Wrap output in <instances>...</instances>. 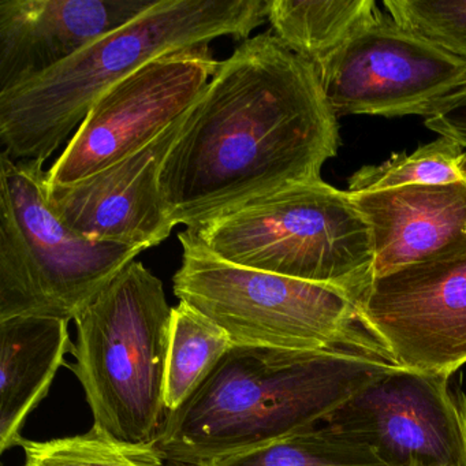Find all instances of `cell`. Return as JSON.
Returning <instances> with one entry per match:
<instances>
[{
    "label": "cell",
    "instance_id": "obj_13",
    "mask_svg": "<svg viewBox=\"0 0 466 466\" xmlns=\"http://www.w3.org/2000/svg\"><path fill=\"white\" fill-rule=\"evenodd\" d=\"M157 0H0V95L127 25Z\"/></svg>",
    "mask_w": 466,
    "mask_h": 466
},
{
    "label": "cell",
    "instance_id": "obj_2",
    "mask_svg": "<svg viewBox=\"0 0 466 466\" xmlns=\"http://www.w3.org/2000/svg\"><path fill=\"white\" fill-rule=\"evenodd\" d=\"M391 368L348 354L233 345L168 411L155 446L168 462L209 466L313 430Z\"/></svg>",
    "mask_w": 466,
    "mask_h": 466
},
{
    "label": "cell",
    "instance_id": "obj_3",
    "mask_svg": "<svg viewBox=\"0 0 466 466\" xmlns=\"http://www.w3.org/2000/svg\"><path fill=\"white\" fill-rule=\"evenodd\" d=\"M267 15L268 0H157L127 25L0 95L2 154L46 162L107 89L147 62L218 37L247 39Z\"/></svg>",
    "mask_w": 466,
    "mask_h": 466
},
{
    "label": "cell",
    "instance_id": "obj_6",
    "mask_svg": "<svg viewBox=\"0 0 466 466\" xmlns=\"http://www.w3.org/2000/svg\"><path fill=\"white\" fill-rule=\"evenodd\" d=\"M178 239L184 253L174 294L225 329L233 345L348 354L395 367L348 291L226 263Z\"/></svg>",
    "mask_w": 466,
    "mask_h": 466
},
{
    "label": "cell",
    "instance_id": "obj_11",
    "mask_svg": "<svg viewBox=\"0 0 466 466\" xmlns=\"http://www.w3.org/2000/svg\"><path fill=\"white\" fill-rule=\"evenodd\" d=\"M357 304L395 367L451 378L466 364V255L372 278Z\"/></svg>",
    "mask_w": 466,
    "mask_h": 466
},
{
    "label": "cell",
    "instance_id": "obj_14",
    "mask_svg": "<svg viewBox=\"0 0 466 466\" xmlns=\"http://www.w3.org/2000/svg\"><path fill=\"white\" fill-rule=\"evenodd\" d=\"M349 195L372 233L373 278L466 255V179Z\"/></svg>",
    "mask_w": 466,
    "mask_h": 466
},
{
    "label": "cell",
    "instance_id": "obj_8",
    "mask_svg": "<svg viewBox=\"0 0 466 466\" xmlns=\"http://www.w3.org/2000/svg\"><path fill=\"white\" fill-rule=\"evenodd\" d=\"M335 116H425L466 83V61L378 10L313 65Z\"/></svg>",
    "mask_w": 466,
    "mask_h": 466
},
{
    "label": "cell",
    "instance_id": "obj_5",
    "mask_svg": "<svg viewBox=\"0 0 466 466\" xmlns=\"http://www.w3.org/2000/svg\"><path fill=\"white\" fill-rule=\"evenodd\" d=\"M178 238L226 263L332 286L356 299L373 278L370 225L348 190L323 179L256 198Z\"/></svg>",
    "mask_w": 466,
    "mask_h": 466
},
{
    "label": "cell",
    "instance_id": "obj_20",
    "mask_svg": "<svg viewBox=\"0 0 466 466\" xmlns=\"http://www.w3.org/2000/svg\"><path fill=\"white\" fill-rule=\"evenodd\" d=\"M24 466H168L155 444H127L92 427L83 435L26 441Z\"/></svg>",
    "mask_w": 466,
    "mask_h": 466
},
{
    "label": "cell",
    "instance_id": "obj_16",
    "mask_svg": "<svg viewBox=\"0 0 466 466\" xmlns=\"http://www.w3.org/2000/svg\"><path fill=\"white\" fill-rule=\"evenodd\" d=\"M373 0H268L275 36L316 65L378 13Z\"/></svg>",
    "mask_w": 466,
    "mask_h": 466
},
{
    "label": "cell",
    "instance_id": "obj_22",
    "mask_svg": "<svg viewBox=\"0 0 466 466\" xmlns=\"http://www.w3.org/2000/svg\"><path fill=\"white\" fill-rule=\"evenodd\" d=\"M424 125L466 151V83L428 108Z\"/></svg>",
    "mask_w": 466,
    "mask_h": 466
},
{
    "label": "cell",
    "instance_id": "obj_21",
    "mask_svg": "<svg viewBox=\"0 0 466 466\" xmlns=\"http://www.w3.org/2000/svg\"><path fill=\"white\" fill-rule=\"evenodd\" d=\"M406 28L466 61V0H384Z\"/></svg>",
    "mask_w": 466,
    "mask_h": 466
},
{
    "label": "cell",
    "instance_id": "obj_4",
    "mask_svg": "<svg viewBox=\"0 0 466 466\" xmlns=\"http://www.w3.org/2000/svg\"><path fill=\"white\" fill-rule=\"evenodd\" d=\"M173 310L162 280L132 261L76 319V361L66 367L94 427L122 443L155 444L165 424Z\"/></svg>",
    "mask_w": 466,
    "mask_h": 466
},
{
    "label": "cell",
    "instance_id": "obj_7",
    "mask_svg": "<svg viewBox=\"0 0 466 466\" xmlns=\"http://www.w3.org/2000/svg\"><path fill=\"white\" fill-rule=\"evenodd\" d=\"M40 160L0 155V320H75L144 252L70 230L47 200Z\"/></svg>",
    "mask_w": 466,
    "mask_h": 466
},
{
    "label": "cell",
    "instance_id": "obj_17",
    "mask_svg": "<svg viewBox=\"0 0 466 466\" xmlns=\"http://www.w3.org/2000/svg\"><path fill=\"white\" fill-rule=\"evenodd\" d=\"M225 329L187 302L174 308L166 378V408L178 409L230 350Z\"/></svg>",
    "mask_w": 466,
    "mask_h": 466
},
{
    "label": "cell",
    "instance_id": "obj_12",
    "mask_svg": "<svg viewBox=\"0 0 466 466\" xmlns=\"http://www.w3.org/2000/svg\"><path fill=\"white\" fill-rule=\"evenodd\" d=\"M189 111L111 167L67 187L47 185L48 204L56 217L94 241L143 250L166 241L176 225L163 200L160 173Z\"/></svg>",
    "mask_w": 466,
    "mask_h": 466
},
{
    "label": "cell",
    "instance_id": "obj_1",
    "mask_svg": "<svg viewBox=\"0 0 466 466\" xmlns=\"http://www.w3.org/2000/svg\"><path fill=\"white\" fill-rule=\"evenodd\" d=\"M315 66L272 34L247 39L187 114L163 162L174 225H200L256 198L321 181L339 125Z\"/></svg>",
    "mask_w": 466,
    "mask_h": 466
},
{
    "label": "cell",
    "instance_id": "obj_10",
    "mask_svg": "<svg viewBox=\"0 0 466 466\" xmlns=\"http://www.w3.org/2000/svg\"><path fill=\"white\" fill-rule=\"evenodd\" d=\"M324 424L364 441L389 466H466V392L452 376L391 368Z\"/></svg>",
    "mask_w": 466,
    "mask_h": 466
},
{
    "label": "cell",
    "instance_id": "obj_19",
    "mask_svg": "<svg viewBox=\"0 0 466 466\" xmlns=\"http://www.w3.org/2000/svg\"><path fill=\"white\" fill-rule=\"evenodd\" d=\"M466 179V151L447 137L394 154L380 165L364 166L348 179L349 193L376 192L414 185H441Z\"/></svg>",
    "mask_w": 466,
    "mask_h": 466
},
{
    "label": "cell",
    "instance_id": "obj_18",
    "mask_svg": "<svg viewBox=\"0 0 466 466\" xmlns=\"http://www.w3.org/2000/svg\"><path fill=\"white\" fill-rule=\"evenodd\" d=\"M209 466H389L367 443L331 425L272 441Z\"/></svg>",
    "mask_w": 466,
    "mask_h": 466
},
{
    "label": "cell",
    "instance_id": "obj_9",
    "mask_svg": "<svg viewBox=\"0 0 466 466\" xmlns=\"http://www.w3.org/2000/svg\"><path fill=\"white\" fill-rule=\"evenodd\" d=\"M208 45L163 54L111 86L92 106L47 171L48 187L89 178L136 154L184 116L217 73Z\"/></svg>",
    "mask_w": 466,
    "mask_h": 466
},
{
    "label": "cell",
    "instance_id": "obj_15",
    "mask_svg": "<svg viewBox=\"0 0 466 466\" xmlns=\"http://www.w3.org/2000/svg\"><path fill=\"white\" fill-rule=\"evenodd\" d=\"M73 351L69 321L37 316L0 320V451L21 446L26 419Z\"/></svg>",
    "mask_w": 466,
    "mask_h": 466
}]
</instances>
